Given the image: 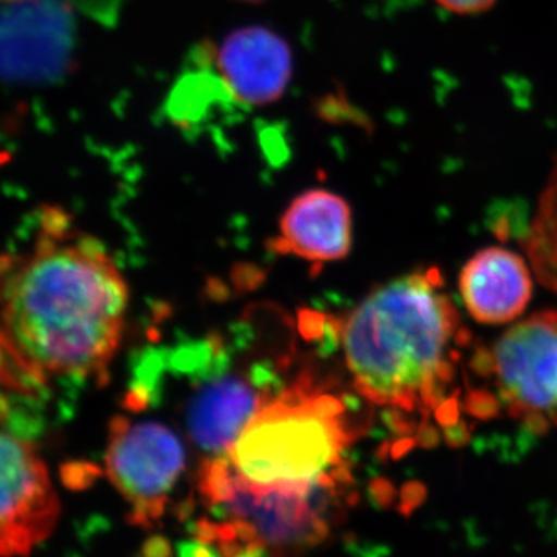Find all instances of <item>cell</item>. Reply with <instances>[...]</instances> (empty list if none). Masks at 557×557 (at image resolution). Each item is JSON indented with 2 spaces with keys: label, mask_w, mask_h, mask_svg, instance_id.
I'll return each mask as SVG.
<instances>
[{
  "label": "cell",
  "mask_w": 557,
  "mask_h": 557,
  "mask_svg": "<svg viewBox=\"0 0 557 557\" xmlns=\"http://www.w3.org/2000/svg\"><path fill=\"white\" fill-rule=\"evenodd\" d=\"M262 394L239 375L207 381L186 405V429L197 446L212 457L226 453L262 405Z\"/></svg>",
  "instance_id": "cell-10"
},
{
  "label": "cell",
  "mask_w": 557,
  "mask_h": 557,
  "mask_svg": "<svg viewBox=\"0 0 557 557\" xmlns=\"http://www.w3.org/2000/svg\"><path fill=\"white\" fill-rule=\"evenodd\" d=\"M493 362L515 416L557 420V311L512 325L494 346Z\"/></svg>",
  "instance_id": "cell-6"
},
{
  "label": "cell",
  "mask_w": 557,
  "mask_h": 557,
  "mask_svg": "<svg viewBox=\"0 0 557 557\" xmlns=\"http://www.w3.org/2000/svg\"><path fill=\"white\" fill-rule=\"evenodd\" d=\"M437 274L413 273L370 293L343 332L355 387L380 406L431 405L450 373L448 350L458 314Z\"/></svg>",
  "instance_id": "cell-3"
},
{
  "label": "cell",
  "mask_w": 557,
  "mask_h": 557,
  "mask_svg": "<svg viewBox=\"0 0 557 557\" xmlns=\"http://www.w3.org/2000/svg\"><path fill=\"white\" fill-rule=\"evenodd\" d=\"M129 289L101 242L47 209L27 251L0 256V344L21 373L101 379L119 350Z\"/></svg>",
  "instance_id": "cell-2"
},
{
  "label": "cell",
  "mask_w": 557,
  "mask_h": 557,
  "mask_svg": "<svg viewBox=\"0 0 557 557\" xmlns=\"http://www.w3.org/2000/svg\"><path fill=\"white\" fill-rule=\"evenodd\" d=\"M351 442L346 406L310 380L265 397L230 449L201 468L199 491L215 516L205 534L233 553L319 544Z\"/></svg>",
  "instance_id": "cell-1"
},
{
  "label": "cell",
  "mask_w": 557,
  "mask_h": 557,
  "mask_svg": "<svg viewBox=\"0 0 557 557\" xmlns=\"http://www.w3.org/2000/svg\"><path fill=\"white\" fill-rule=\"evenodd\" d=\"M351 228V209L344 197L329 189H309L285 209L273 249L309 262H335L350 251Z\"/></svg>",
  "instance_id": "cell-8"
},
{
  "label": "cell",
  "mask_w": 557,
  "mask_h": 557,
  "mask_svg": "<svg viewBox=\"0 0 557 557\" xmlns=\"http://www.w3.org/2000/svg\"><path fill=\"white\" fill-rule=\"evenodd\" d=\"M461 299L480 324H505L522 314L533 292L530 270L505 248L479 251L463 267L458 281Z\"/></svg>",
  "instance_id": "cell-9"
},
{
  "label": "cell",
  "mask_w": 557,
  "mask_h": 557,
  "mask_svg": "<svg viewBox=\"0 0 557 557\" xmlns=\"http://www.w3.org/2000/svg\"><path fill=\"white\" fill-rule=\"evenodd\" d=\"M61 504L30 443L0 432V556H25L50 537Z\"/></svg>",
  "instance_id": "cell-5"
},
{
  "label": "cell",
  "mask_w": 557,
  "mask_h": 557,
  "mask_svg": "<svg viewBox=\"0 0 557 557\" xmlns=\"http://www.w3.org/2000/svg\"><path fill=\"white\" fill-rule=\"evenodd\" d=\"M525 249L539 282L557 293V159L539 199Z\"/></svg>",
  "instance_id": "cell-11"
},
{
  "label": "cell",
  "mask_w": 557,
  "mask_h": 557,
  "mask_svg": "<svg viewBox=\"0 0 557 557\" xmlns=\"http://www.w3.org/2000/svg\"><path fill=\"white\" fill-rule=\"evenodd\" d=\"M237 2H244V3H260V2H263V0H237Z\"/></svg>",
  "instance_id": "cell-13"
},
{
  "label": "cell",
  "mask_w": 557,
  "mask_h": 557,
  "mask_svg": "<svg viewBox=\"0 0 557 557\" xmlns=\"http://www.w3.org/2000/svg\"><path fill=\"white\" fill-rule=\"evenodd\" d=\"M442 9L456 14H475L490 10L497 0H434Z\"/></svg>",
  "instance_id": "cell-12"
},
{
  "label": "cell",
  "mask_w": 557,
  "mask_h": 557,
  "mask_svg": "<svg viewBox=\"0 0 557 557\" xmlns=\"http://www.w3.org/2000/svg\"><path fill=\"white\" fill-rule=\"evenodd\" d=\"M185 460L182 440L163 424L124 417L110 424L106 471L129 505L135 525L159 523Z\"/></svg>",
  "instance_id": "cell-4"
},
{
  "label": "cell",
  "mask_w": 557,
  "mask_h": 557,
  "mask_svg": "<svg viewBox=\"0 0 557 557\" xmlns=\"http://www.w3.org/2000/svg\"><path fill=\"white\" fill-rule=\"evenodd\" d=\"M207 60L226 94L245 108H263L281 100L293 76L287 40L262 25L231 33L212 47Z\"/></svg>",
  "instance_id": "cell-7"
}]
</instances>
